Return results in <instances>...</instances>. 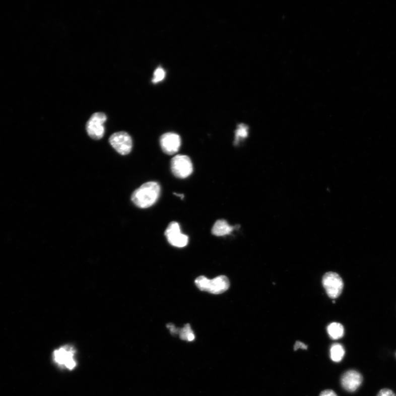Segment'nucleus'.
Instances as JSON below:
<instances>
[{"label":"nucleus","mask_w":396,"mask_h":396,"mask_svg":"<svg viewBox=\"0 0 396 396\" xmlns=\"http://www.w3.org/2000/svg\"><path fill=\"white\" fill-rule=\"evenodd\" d=\"M376 396H396L392 390L388 388H383L380 390Z\"/></svg>","instance_id":"17"},{"label":"nucleus","mask_w":396,"mask_h":396,"mask_svg":"<svg viewBox=\"0 0 396 396\" xmlns=\"http://www.w3.org/2000/svg\"><path fill=\"white\" fill-rule=\"evenodd\" d=\"M195 284L200 290L215 295L223 293L230 287L229 280L225 276H220L213 280L202 276L196 278Z\"/></svg>","instance_id":"2"},{"label":"nucleus","mask_w":396,"mask_h":396,"mask_svg":"<svg viewBox=\"0 0 396 396\" xmlns=\"http://www.w3.org/2000/svg\"><path fill=\"white\" fill-rule=\"evenodd\" d=\"M235 229L225 220H219L214 224L212 233L216 236H224L229 235Z\"/></svg>","instance_id":"11"},{"label":"nucleus","mask_w":396,"mask_h":396,"mask_svg":"<svg viewBox=\"0 0 396 396\" xmlns=\"http://www.w3.org/2000/svg\"><path fill=\"white\" fill-rule=\"evenodd\" d=\"M345 354L344 348L339 344L332 345L330 349V357L335 362H339L343 359Z\"/></svg>","instance_id":"13"},{"label":"nucleus","mask_w":396,"mask_h":396,"mask_svg":"<svg viewBox=\"0 0 396 396\" xmlns=\"http://www.w3.org/2000/svg\"><path fill=\"white\" fill-rule=\"evenodd\" d=\"M160 143L161 149L165 154L173 155L179 151L181 140L176 134L166 133L161 137Z\"/></svg>","instance_id":"9"},{"label":"nucleus","mask_w":396,"mask_h":396,"mask_svg":"<svg viewBox=\"0 0 396 396\" xmlns=\"http://www.w3.org/2000/svg\"><path fill=\"white\" fill-rule=\"evenodd\" d=\"M327 333L333 340H338L344 337V328L341 323L333 322L327 327Z\"/></svg>","instance_id":"12"},{"label":"nucleus","mask_w":396,"mask_h":396,"mask_svg":"<svg viewBox=\"0 0 396 396\" xmlns=\"http://www.w3.org/2000/svg\"><path fill=\"white\" fill-rule=\"evenodd\" d=\"M165 235L168 242L176 247L182 248L187 245L189 238L181 232V228L176 222H172L165 231Z\"/></svg>","instance_id":"8"},{"label":"nucleus","mask_w":396,"mask_h":396,"mask_svg":"<svg viewBox=\"0 0 396 396\" xmlns=\"http://www.w3.org/2000/svg\"><path fill=\"white\" fill-rule=\"evenodd\" d=\"M179 338L183 340L193 341L195 339L194 334L192 331L189 324H186L184 327L179 329Z\"/></svg>","instance_id":"14"},{"label":"nucleus","mask_w":396,"mask_h":396,"mask_svg":"<svg viewBox=\"0 0 396 396\" xmlns=\"http://www.w3.org/2000/svg\"><path fill=\"white\" fill-rule=\"evenodd\" d=\"M111 146L115 151L122 155L129 154L133 146L130 136L125 131H119L113 134L109 139Z\"/></svg>","instance_id":"6"},{"label":"nucleus","mask_w":396,"mask_h":396,"mask_svg":"<svg viewBox=\"0 0 396 396\" xmlns=\"http://www.w3.org/2000/svg\"><path fill=\"white\" fill-rule=\"evenodd\" d=\"M160 191V185L158 182H148L134 192L131 200L136 206L142 209L148 208L158 201Z\"/></svg>","instance_id":"1"},{"label":"nucleus","mask_w":396,"mask_h":396,"mask_svg":"<svg viewBox=\"0 0 396 396\" xmlns=\"http://www.w3.org/2000/svg\"><path fill=\"white\" fill-rule=\"evenodd\" d=\"M75 351L70 346L59 348L53 352L54 361L59 365L64 366L70 370L74 369L76 366L74 358Z\"/></svg>","instance_id":"7"},{"label":"nucleus","mask_w":396,"mask_h":396,"mask_svg":"<svg viewBox=\"0 0 396 396\" xmlns=\"http://www.w3.org/2000/svg\"><path fill=\"white\" fill-rule=\"evenodd\" d=\"M167 327L170 329L171 334L175 335L179 333V329L177 328L173 324H168Z\"/></svg>","instance_id":"20"},{"label":"nucleus","mask_w":396,"mask_h":396,"mask_svg":"<svg viewBox=\"0 0 396 396\" xmlns=\"http://www.w3.org/2000/svg\"><path fill=\"white\" fill-rule=\"evenodd\" d=\"M171 165L173 175L179 178L188 177L193 171L191 160L186 155L176 156L172 159Z\"/></svg>","instance_id":"5"},{"label":"nucleus","mask_w":396,"mask_h":396,"mask_svg":"<svg viewBox=\"0 0 396 396\" xmlns=\"http://www.w3.org/2000/svg\"><path fill=\"white\" fill-rule=\"evenodd\" d=\"M363 381V377L356 370L347 371L341 377L342 386L346 391L354 392L357 390Z\"/></svg>","instance_id":"10"},{"label":"nucleus","mask_w":396,"mask_h":396,"mask_svg":"<svg viewBox=\"0 0 396 396\" xmlns=\"http://www.w3.org/2000/svg\"><path fill=\"white\" fill-rule=\"evenodd\" d=\"M248 135V128L244 124H240L235 131V144L237 145L240 141L243 140Z\"/></svg>","instance_id":"15"},{"label":"nucleus","mask_w":396,"mask_h":396,"mask_svg":"<svg viewBox=\"0 0 396 396\" xmlns=\"http://www.w3.org/2000/svg\"><path fill=\"white\" fill-rule=\"evenodd\" d=\"M319 396H338V395L333 390L326 389L322 391Z\"/></svg>","instance_id":"19"},{"label":"nucleus","mask_w":396,"mask_h":396,"mask_svg":"<svg viewBox=\"0 0 396 396\" xmlns=\"http://www.w3.org/2000/svg\"><path fill=\"white\" fill-rule=\"evenodd\" d=\"M165 77V71L161 68H159L154 72L153 82L154 83L160 82L164 79Z\"/></svg>","instance_id":"16"},{"label":"nucleus","mask_w":396,"mask_h":396,"mask_svg":"<svg viewBox=\"0 0 396 396\" xmlns=\"http://www.w3.org/2000/svg\"><path fill=\"white\" fill-rule=\"evenodd\" d=\"M322 283L329 298H337L343 292L344 282L337 273H327L323 277Z\"/></svg>","instance_id":"3"},{"label":"nucleus","mask_w":396,"mask_h":396,"mask_svg":"<svg viewBox=\"0 0 396 396\" xmlns=\"http://www.w3.org/2000/svg\"><path fill=\"white\" fill-rule=\"evenodd\" d=\"M299 349H302L303 350H307L308 346L305 345L304 344L301 343V342L297 341L295 347H294V350L297 351Z\"/></svg>","instance_id":"18"},{"label":"nucleus","mask_w":396,"mask_h":396,"mask_svg":"<svg viewBox=\"0 0 396 396\" xmlns=\"http://www.w3.org/2000/svg\"><path fill=\"white\" fill-rule=\"evenodd\" d=\"M107 117L103 112H97L92 115L89 119L86 129L90 137L94 140H99L104 137L105 134L104 123Z\"/></svg>","instance_id":"4"}]
</instances>
